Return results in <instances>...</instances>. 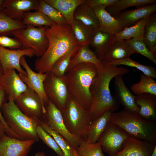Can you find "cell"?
<instances>
[{
    "label": "cell",
    "mask_w": 156,
    "mask_h": 156,
    "mask_svg": "<svg viewBox=\"0 0 156 156\" xmlns=\"http://www.w3.org/2000/svg\"><path fill=\"white\" fill-rule=\"evenodd\" d=\"M114 40V36L102 31L98 27L94 30L89 45L95 49L97 57L101 60Z\"/></svg>",
    "instance_id": "23"
},
{
    "label": "cell",
    "mask_w": 156,
    "mask_h": 156,
    "mask_svg": "<svg viewBox=\"0 0 156 156\" xmlns=\"http://www.w3.org/2000/svg\"><path fill=\"white\" fill-rule=\"evenodd\" d=\"M117 0H86L84 3L91 8L98 6H105L106 7L112 5Z\"/></svg>",
    "instance_id": "44"
},
{
    "label": "cell",
    "mask_w": 156,
    "mask_h": 156,
    "mask_svg": "<svg viewBox=\"0 0 156 156\" xmlns=\"http://www.w3.org/2000/svg\"><path fill=\"white\" fill-rule=\"evenodd\" d=\"M135 53H139L156 64V56L147 48L143 41V36L127 40Z\"/></svg>",
    "instance_id": "40"
},
{
    "label": "cell",
    "mask_w": 156,
    "mask_h": 156,
    "mask_svg": "<svg viewBox=\"0 0 156 156\" xmlns=\"http://www.w3.org/2000/svg\"><path fill=\"white\" fill-rule=\"evenodd\" d=\"M34 55L31 49H9L0 45V62L3 69L14 68L24 76H27V73L21 66L20 59L23 56L31 57Z\"/></svg>",
    "instance_id": "14"
},
{
    "label": "cell",
    "mask_w": 156,
    "mask_h": 156,
    "mask_svg": "<svg viewBox=\"0 0 156 156\" xmlns=\"http://www.w3.org/2000/svg\"><path fill=\"white\" fill-rule=\"evenodd\" d=\"M7 99L8 100V98L5 91L0 84V120L5 127L6 134L12 137L20 139V137L13 132L7 125L1 113V106L3 103L7 101Z\"/></svg>",
    "instance_id": "42"
},
{
    "label": "cell",
    "mask_w": 156,
    "mask_h": 156,
    "mask_svg": "<svg viewBox=\"0 0 156 156\" xmlns=\"http://www.w3.org/2000/svg\"><path fill=\"white\" fill-rule=\"evenodd\" d=\"M156 11V3L145 5L134 9L125 10L114 17L118 21L122 30L132 26Z\"/></svg>",
    "instance_id": "17"
},
{
    "label": "cell",
    "mask_w": 156,
    "mask_h": 156,
    "mask_svg": "<svg viewBox=\"0 0 156 156\" xmlns=\"http://www.w3.org/2000/svg\"><path fill=\"white\" fill-rule=\"evenodd\" d=\"M106 7L100 6L92 9L99 21L98 28L114 36L122 29L118 21L106 10Z\"/></svg>",
    "instance_id": "21"
},
{
    "label": "cell",
    "mask_w": 156,
    "mask_h": 156,
    "mask_svg": "<svg viewBox=\"0 0 156 156\" xmlns=\"http://www.w3.org/2000/svg\"><path fill=\"white\" fill-rule=\"evenodd\" d=\"M156 2V0H117L112 5L106 7L105 9L114 17L128 7L135 6L138 8Z\"/></svg>",
    "instance_id": "31"
},
{
    "label": "cell",
    "mask_w": 156,
    "mask_h": 156,
    "mask_svg": "<svg viewBox=\"0 0 156 156\" xmlns=\"http://www.w3.org/2000/svg\"><path fill=\"white\" fill-rule=\"evenodd\" d=\"M109 64L117 66L119 65H124L135 68L142 71L144 74L153 79L156 78V70L151 66L142 64L138 62L131 59L130 57L114 61Z\"/></svg>",
    "instance_id": "37"
},
{
    "label": "cell",
    "mask_w": 156,
    "mask_h": 156,
    "mask_svg": "<svg viewBox=\"0 0 156 156\" xmlns=\"http://www.w3.org/2000/svg\"><path fill=\"white\" fill-rule=\"evenodd\" d=\"M113 112L111 111H107L92 122L87 134L86 141L91 143L97 142L110 122Z\"/></svg>",
    "instance_id": "25"
},
{
    "label": "cell",
    "mask_w": 156,
    "mask_h": 156,
    "mask_svg": "<svg viewBox=\"0 0 156 156\" xmlns=\"http://www.w3.org/2000/svg\"><path fill=\"white\" fill-rule=\"evenodd\" d=\"M64 124L72 134L85 139L92 120L89 110L80 105L70 95L61 112Z\"/></svg>",
    "instance_id": "6"
},
{
    "label": "cell",
    "mask_w": 156,
    "mask_h": 156,
    "mask_svg": "<svg viewBox=\"0 0 156 156\" xmlns=\"http://www.w3.org/2000/svg\"><path fill=\"white\" fill-rule=\"evenodd\" d=\"M135 53L127 40L115 39L106 51L101 60L110 63L115 61L128 58Z\"/></svg>",
    "instance_id": "20"
},
{
    "label": "cell",
    "mask_w": 156,
    "mask_h": 156,
    "mask_svg": "<svg viewBox=\"0 0 156 156\" xmlns=\"http://www.w3.org/2000/svg\"><path fill=\"white\" fill-rule=\"evenodd\" d=\"M73 151L74 156H79L77 150L73 148Z\"/></svg>",
    "instance_id": "47"
},
{
    "label": "cell",
    "mask_w": 156,
    "mask_h": 156,
    "mask_svg": "<svg viewBox=\"0 0 156 156\" xmlns=\"http://www.w3.org/2000/svg\"><path fill=\"white\" fill-rule=\"evenodd\" d=\"M45 36L49 40L46 51L35 62L38 72L45 73L49 72L55 62L72 49L80 47L77 44L72 32L71 26L67 24L47 27Z\"/></svg>",
    "instance_id": "2"
},
{
    "label": "cell",
    "mask_w": 156,
    "mask_h": 156,
    "mask_svg": "<svg viewBox=\"0 0 156 156\" xmlns=\"http://www.w3.org/2000/svg\"><path fill=\"white\" fill-rule=\"evenodd\" d=\"M35 141L8 136H0V156H27Z\"/></svg>",
    "instance_id": "13"
},
{
    "label": "cell",
    "mask_w": 156,
    "mask_h": 156,
    "mask_svg": "<svg viewBox=\"0 0 156 156\" xmlns=\"http://www.w3.org/2000/svg\"><path fill=\"white\" fill-rule=\"evenodd\" d=\"M151 16L142 19L135 25L126 27L119 32L114 36L115 39L128 40L139 37L143 36L145 27Z\"/></svg>",
    "instance_id": "28"
},
{
    "label": "cell",
    "mask_w": 156,
    "mask_h": 156,
    "mask_svg": "<svg viewBox=\"0 0 156 156\" xmlns=\"http://www.w3.org/2000/svg\"><path fill=\"white\" fill-rule=\"evenodd\" d=\"M1 36H0V45L1 44Z\"/></svg>",
    "instance_id": "50"
},
{
    "label": "cell",
    "mask_w": 156,
    "mask_h": 156,
    "mask_svg": "<svg viewBox=\"0 0 156 156\" xmlns=\"http://www.w3.org/2000/svg\"><path fill=\"white\" fill-rule=\"evenodd\" d=\"M97 73V68L94 64L83 63L76 65L65 74L70 95L88 110L92 101L90 87Z\"/></svg>",
    "instance_id": "3"
},
{
    "label": "cell",
    "mask_w": 156,
    "mask_h": 156,
    "mask_svg": "<svg viewBox=\"0 0 156 156\" xmlns=\"http://www.w3.org/2000/svg\"><path fill=\"white\" fill-rule=\"evenodd\" d=\"M3 73V70L0 62V79Z\"/></svg>",
    "instance_id": "46"
},
{
    "label": "cell",
    "mask_w": 156,
    "mask_h": 156,
    "mask_svg": "<svg viewBox=\"0 0 156 156\" xmlns=\"http://www.w3.org/2000/svg\"><path fill=\"white\" fill-rule=\"evenodd\" d=\"M20 64L25 68L27 73V76L19 74L20 78L28 88L35 91L38 95L41 101L45 113V107L49 100L44 90L43 83L48 73H42L33 71L27 63L24 56L21 58Z\"/></svg>",
    "instance_id": "12"
},
{
    "label": "cell",
    "mask_w": 156,
    "mask_h": 156,
    "mask_svg": "<svg viewBox=\"0 0 156 156\" xmlns=\"http://www.w3.org/2000/svg\"><path fill=\"white\" fill-rule=\"evenodd\" d=\"M131 89L137 95L145 93L156 95V82L153 78L141 74L139 82L133 84Z\"/></svg>",
    "instance_id": "33"
},
{
    "label": "cell",
    "mask_w": 156,
    "mask_h": 156,
    "mask_svg": "<svg viewBox=\"0 0 156 156\" xmlns=\"http://www.w3.org/2000/svg\"><path fill=\"white\" fill-rule=\"evenodd\" d=\"M74 19L93 29L99 27L97 18L92 8L84 3L76 8L73 15Z\"/></svg>",
    "instance_id": "27"
},
{
    "label": "cell",
    "mask_w": 156,
    "mask_h": 156,
    "mask_svg": "<svg viewBox=\"0 0 156 156\" xmlns=\"http://www.w3.org/2000/svg\"><path fill=\"white\" fill-rule=\"evenodd\" d=\"M0 45L4 47H8L11 49H22V44L17 38H12L5 35H2Z\"/></svg>",
    "instance_id": "43"
},
{
    "label": "cell",
    "mask_w": 156,
    "mask_h": 156,
    "mask_svg": "<svg viewBox=\"0 0 156 156\" xmlns=\"http://www.w3.org/2000/svg\"><path fill=\"white\" fill-rule=\"evenodd\" d=\"M143 41L147 48L156 56V14L151 16L144 29Z\"/></svg>",
    "instance_id": "30"
},
{
    "label": "cell",
    "mask_w": 156,
    "mask_h": 156,
    "mask_svg": "<svg viewBox=\"0 0 156 156\" xmlns=\"http://www.w3.org/2000/svg\"><path fill=\"white\" fill-rule=\"evenodd\" d=\"M97 69L90 87L92 101L89 111L92 121L107 111L114 112L119 109V104L111 94L109 84L116 76L129 72L126 68L114 66L103 60Z\"/></svg>",
    "instance_id": "1"
},
{
    "label": "cell",
    "mask_w": 156,
    "mask_h": 156,
    "mask_svg": "<svg viewBox=\"0 0 156 156\" xmlns=\"http://www.w3.org/2000/svg\"><path fill=\"white\" fill-rule=\"evenodd\" d=\"M89 45L80 47L75 56L71 59L66 73L76 65L83 63H92L97 68L100 67L101 60L97 58L95 53L89 48Z\"/></svg>",
    "instance_id": "26"
},
{
    "label": "cell",
    "mask_w": 156,
    "mask_h": 156,
    "mask_svg": "<svg viewBox=\"0 0 156 156\" xmlns=\"http://www.w3.org/2000/svg\"><path fill=\"white\" fill-rule=\"evenodd\" d=\"M5 132V127L0 120V136L6 134Z\"/></svg>",
    "instance_id": "45"
},
{
    "label": "cell",
    "mask_w": 156,
    "mask_h": 156,
    "mask_svg": "<svg viewBox=\"0 0 156 156\" xmlns=\"http://www.w3.org/2000/svg\"><path fill=\"white\" fill-rule=\"evenodd\" d=\"M36 133L39 139L53 150L58 156H64L62 151L53 138L40 125L37 127Z\"/></svg>",
    "instance_id": "41"
},
{
    "label": "cell",
    "mask_w": 156,
    "mask_h": 156,
    "mask_svg": "<svg viewBox=\"0 0 156 156\" xmlns=\"http://www.w3.org/2000/svg\"><path fill=\"white\" fill-rule=\"evenodd\" d=\"M36 11L46 15L56 25H63L68 24L61 14L55 8L47 3L44 0H39Z\"/></svg>",
    "instance_id": "34"
},
{
    "label": "cell",
    "mask_w": 156,
    "mask_h": 156,
    "mask_svg": "<svg viewBox=\"0 0 156 156\" xmlns=\"http://www.w3.org/2000/svg\"><path fill=\"white\" fill-rule=\"evenodd\" d=\"M0 79V84L4 88L8 99L14 101L28 88L14 68L4 69Z\"/></svg>",
    "instance_id": "15"
},
{
    "label": "cell",
    "mask_w": 156,
    "mask_h": 156,
    "mask_svg": "<svg viewBox=\"0 0 156 156\" xmlns=\"http://www.w3.org/2000/svg\"><path fill=\"white\" fill-rule=\"evenodd\" d=\"M39 0H3L2 10L10 18L22 22L25 12L31 10L36 11Z\"/></svg>",
    "instance_id": "16"
},
{
    "label": "cell",
    "mask_w": 156,
    "mask_h": 156,
    "mask_svg": "<svg viewBox=\"0 0 156 156\" xmlns=\"http://www.w3.org/2000/svg\"><path fill=\"white\" fill-rule=\"evenodd\" d=\"M156 144L129 136L122 149L115 156H150Z\"/></svg>",
    "instance_id": "18"
},
{
    "label": "cell",
    "mask_w": 156,
    "mask_h": 156,
    "mask_svg": "<svg viewBox=\"0 0 156 156\" xmlns=\"http://www.w3.org/2000/svg\"><path fill=\"white\" fill-rule=\"evenodd\" d=\"M27 26L22 22L14 20L5 15L2 10L0 12V34H10L11 32L25 28Z\"/></svg>",
    "instance_id": "38"
},
{
    "label": "cell",
    "mask_w": 156,
    "mask_h": 156,
    "mask_svg": "<svg viewBox=\"0 0 156 156\" xmlns=\"http://www.w3.org/2000/svg\"><path fill=\"white\" fill-rule=\"evenodd\" d=\"M14 102L24 114L31 118L43 120L44 112L40 99L34 91L28 88Z\"/></svg>",
    "instance_id": "11"
},
{
    "label": "cell",
    "mask_w": 156,
    "mask_h": 156,
    "mask_svg": "<svg viewBox=\"0 0 156 156\" xmlns=\"http://www.w3.org/2000/svg\"><path fill=\"white\" fill-rule=\"evenodd\" d=\"M40 125L54 138L62 151L64 156H74L73 147L65 139L56 131L49 127L42 120Z\"/></svg>",
    "instance_id": "36"
},
{
    "label": "cell",
    "mask_w": 156,
    "mask_h": 156,
    "mask_svg": "<svg viewBox=\"0 0 156 156\" xmlns=\"http://www.w3.org/2000/svg\"><path fill=\"white\" fill-rule=\"evenodd\" d=\"M47 4L57 10L64 17L67 24L71 27L74 22L75 10L86 0H44Z\"/></svg>",
    "instance_id": "24"
},
{
    "label": "cell",
    "mask_w": 156,
    "mask_h": 156,
    "mask_svg": "<svg viewBox=\"0 0 156 156\" xmlns=\"http://www.w3.org/2000/svg\"><path fill=\"white\" fill-rule=\"evenodd\" d=\"M122 76L119 75L114 77V96L119 103L123 106L124 109L138 113L140 107L135 102V96L132 94L125 85Z\"/></svg>",
    "instance_id": "19"
},
{
    "label": "cell",
    "mask_w": 156,
    "mask_h": 156,
    "mask_svg": "<svg viewBox=\"0 0 156 156\" xmlns=\"http://www.w3.org/2000/svg\"><path fill=\"white\" fill-rule=\"evenodd\" d=\"M1 112L5 122L22 140H39L36 129L40 120L30 118L23 113L11 99L2 104Z\"/></svg>",
    "instance_id": "5"
},
{
    "label": "cell",
    "mask_w": 156,
    "mask_h": 156,
    "mask_svg": "<svg viewBox=\"0 0 156 156\" xmlns=\"http://www.w3.org/2000/svg\"><path fill=\"white\" fill-rule=\"evenodd\" d=\"M71 27L75 38L79 46L89 45L92 34L94 29L89 27L80 21L74 19Z\"/></svg>",
    "instance_id": "32"
},
{
    "label": "cell",
    "mask_w": 156,
    "mask_h": 156,
    "mask_svg": "<svg viewBox=\"0 0 156 156\" xmlns=\"http://www.w3.org/2000/svg\"><path fill=\"white\" fill-rule=\"evenodd\" d=\"M3 0H0V12L2 10L1 5Z\"/></svg>",
    "instance_id": "49"
},
{
    "label": "cell",
    "mask_w": 156,
    "mask_h": 156,
    "mask_svg": "<svg viewBox=\"0 0 156 156\" xmlns=\"http://www.w3.org/2000/svg\"><path fill=\"white\" fill-rule=\"evenodd\" d=\"M77 150L79 156H104L100 144L88 142L83 139Z\"/></svg>",
    "instance_id": "39"
},
{
    "label": "cell",
    "mask_w": 156,
    "mask_h": 156,
    "mask_svg": "<svg viewBox=\"0 0 156 156\" xmlns=\"http://www.w3.org/2000/svg\"><path fill=\"white\" fill-rule=\"evenodd\" d=\"M47 27H36L29 25L25 28L13 31L10 34L21 42L22 49H32L35 55L40 57L44 55L49 45V40L45 34Z\"/></svg>",
    "instance_id": "7"
},
{
    "label": "cell",
    "mask_w": 156,
    "mask_h": 156,
    "mask_svg": "<svg viewBox=\"0 0 156 156\" xmlns=\"http://www.w3.org/2000/svg\"><path fill=\"white\" fill-rule=\"evenodd\" d=\"M43 85L49 100L62 112L70 95L65 75L59 77L49 72Z\"/></svg>",
    "instance_id": "8"
},
{
    "label": "cell",
    "mask_w": 156,
    "mask_h": 156,
    "mask_svg": "<svg viewBox=\"0 0 156 156\" xmlns=\"http://www.w3.org/2000/svg\"><path fill=\"white\" fill-rule=\"evenodd\" d=\"M110 122L129 136L156 144V122L146 120L138 113L124 109L118 112H113Z\"/></svg>",
    "instance_id": "4"
},
{
    "label": "cell",
    "mask_w": 156,
    "mask_h": 156,
    "mask_svg": "<svg viewBox=\"0 0 156 156\" xmlns=\"http://www.w3.org/2000/svg\"><path fill=\"white\" fill-rule=\"evenodd\" d=\"M80 47L72 49L58 59L53 64L49 72L59 77L64 76L72 57Z\"/></svg>",
    "instance_id": "35"
},
{
    "label": "cell",
    "mask_w": 156,
    "mask_h": 156,
    "mask_svg": "<svg viewBox=\"0 0 156 156\" xmlns=\"http://www.w3.org/2000/svg\"><path fill=\"white\" fill-rule=\"evenodd\" d=\"M135 101L140 107L138 114L150 121H156V95L145 93L135 96Z\"/></svg>",
    "instance_id": "22"
},
{
    "label": "cell",
    "mask_w": 156,
    "mask_h": 156,
    "mask_svg": "<svg viewBox=\"0 0 156 156\" xmlns=\"http://www.w3.org/2000/svg\"><path fill=\"white\" fill-rule=\"evenodd\" d=\"M150 156H156V146L155 147L153 153Z\"/></svg>",
    "instance_id": "48"
},
{
    "label": "cell",
    "mask_w": 156,
    "mask_h": 156,
    "mask_svg": "<svg viewBox=\"0 0 156 156\" xmlns=\"http://www.w3.org/2000/svg\"><path fill=\"white\" fill-rule=\"evenodd\" d=\"M129 135L116 125L110 122L97 142L99 143L103 151L108 156H115L123 148Z\"/></svg>",
    "instance_id": "10"
},
{
    "label": "cell",
    "mask_w": 156,
    "mask_h": 156,
    "mask_svg": "<svg viewBox=\"0 0 156 156\" xmlns=\"http://www.w3.org/2000/svg\"><path fill=\"white\" fill-rule=\"evenodd\" d=\"M22 22L27 26L31 25L36 27H51L56 25L47 16L38 11L25 12Z\"/></svg>",
    "instance_id": "29"
},
{
    "label": "cell",
    "mask_w": 156,
    "mask_h": 156,
    "mask_svg": "<svg viewBox=\"0 0 156 156\" xmlns=\"http://www.w3.org/2000/svg\"><path fill=\"white\" fill-rule=\"evenodd\" d=\"M43 121L51 128L58 133L77 150L83 138L71 133L64 122L61 111L49 100L45 107Z\"/></svg>",
    "instance_id": "9"
}]
</instances>
